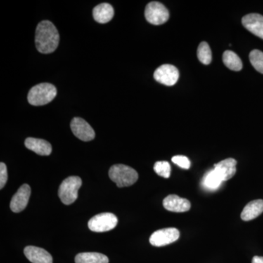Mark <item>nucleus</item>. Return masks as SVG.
Returning a JSON list of instances; mask_svg holds the SVG:
<instances>
[{
  "label": "nucleus",
  "mask_w": 263,
  "mask_h": 263,
  "mask_svg": "<svg viewBox=\"0 0 263 263\" xmlns=\"http://www.w3.org/2000/svg\"><path fill=\"white\" fill-rule=\"evenodd\" d=\"M60 43V34L53 23L43 21L36 29L35 45L38 51L42 53H52Z\"/></svg>",
  "instance_id": "f257e3e1"
},
{
  "label": "nucleus",
  "mask_w": 263,
  "mask_h": 263,
  "mask_svg": "<svg viewBox=\"0 0 263 263\" xmlns=\"http://www.w3.org/2000/svg\"><path fill=\"white\" fill-rule=\"evenodd\" d=\"M108 174L110 179L120 188L131 186L138 179V174L136 170L122 164L112 166Z\"/></svg>",
  "instance_id": "f03ea898"
},
{
  "label": "nucleus",
  "mask_w": 263,
  "mask_h": 263,
  "mask_svg": "<svg viewBox=\"0 0 263 263\" xmlns=\"http://www.w3.org/2000/svg\"><path fill=\"white\" fill-rule=\"evenodd\" d=\"M57 91L53 85L43 83L33 86L28 94V101L34 106L46 105L57 96Z\"/></svg>",
  "instance_id": "7ed1b4c3"
},
{
  "label": "nucleus",
  "mask_w": 263,
  "mask_h": 263,
  "mask_svg": "<svg viewBox=\"0 0 263 263\" xmlns=\"http://www.w3.org/2000/svg\"><path fill=\"white\" fill-rule=\"evenodd\" d=\"M82 181L79 176H70L64 180L59 189L58 195L60 200L65 205H70L77 200L79 190Z\"/></svg>",
  "instance_id": "20e7f679"
},
{
  "label": "nucleus",
  "mask_w": 263,
  "mask_h": 263,
  "mask_svg": "<svg viewBox=\"0 0 263 263\" xmlns=\"http://www.w3.org/2000/svg\"><path fill=\"white\" fill-rule=\"evenodd\" d=\"M117 224V217L114 214L103 213L93 216L89 221L88 226L91 231L103 233L114 229Z\"/></svg>",
  "instance_id": "39448f33"
},
{
  "label": "nucleus",
  "mask_w": 263,
  "mask_h": 263,
  "mask_svg": "<svg viewBox=\"0 0 263 263\" xmlns=\"http://www.w3.org/2000/svg\"><path fill=\"white\" fill-rule=\"evenodd\" d=\"M145 17L147 22L154 25H161L167 22L169 12L166 7L158 2H152L146 5Z\"/></svg>",
  "instance_id": "423d86ee"
},
{
  "label": "nucleus",
  "mask_w": 263,
  "mask_h": 263,
  "mask_svg": "<svg viewBox=\"0 0 263 263\" xmlns=\"http://www.w3.org/2000/svg\"><path fill=\"white\" fill-rule=\"evenodd\" d=\"M179 230L176 228H164L157 230L151 235L149 241L151 245L155 247H164L176 241L179 239Z\"/></svg>",
  "instance_id": "0eeeda50"
},
{
  "label": "nucleus",
  "mask_w": 263,
  "mask_h": 263,
  "mask_svg": "<svg viewBox=\"0 0 263 263\" xmlns=\"http://www.w3.org/2000/svg\"><path fill=\"white\" fill-rule=\"evenodd\" d=\"M154 78L160 84L165 86H174L179 80V70L174 65H163L155 70Z\"/></svg>",
  "instance_id": "6e6552de"
},
{
  "label": "nucleus",
  "mask_w": 263,
  "mask_h": 263,
  "mask_svg": "<svg viewBox=\"0 0 263 263\" xmlns=\"http://www.w3.org/2000/svg\"><path fill=\"white\" fill-rule=\"evenodd\" d=\"M70 127L73 134L81 141H90L95 138L94 129L89 123L81 118H74L71 122Z\"/></svg>",
  "instance_id": "1a4fd4ad"
},
{
  "label": "nucleus",
  "mask_w": 263,
  "mask_h": 263,
  "mask_svg": "<svg viewBox=\"0 0 263 263\" xmlns=\"http://www.w3.org/2000/svg\"><path fill=\"white\" fill-rule=\"evenodd\" d=\"M31 195V188L28 184L22 185L17 193L13 195L10 201V209L12 212L19 213L24 211L28 204Z\"/></svg>",
  "instance_id": "9d476101"
},
{
  "label": "nucleus",
  "mask_w": 263,
  "mask_h": 263,
  "mask_svg": "<svg viewBox=\"0 0 263 263\" xmlns=\"http://www.w3.org/2000/svg\"><path fill=\"white\" fill-rule=\"evenodd\" d=\"M242 24L254 35L263 39V16L258 13L246 15L242 18Z\"/></svg>",
  "instance_id": "9b49d317"
},
{
  "label": "nucleus",
  "mask_w": 263,
  "mask_h": 263,
  "mask_svg": "<svg viewBox=\"0 0 263 263\" xmlns=\"http://www.w3.org/2000/svg\"><path fill=\"white\" fill-rule=\"evenodd\" d=\"M163 206L170 212L182 213L190 210L191 203L186 199L181 198L178 195H171L164 199Z\"/></svg>",
  "instance_id": "f8f14e48"
},
{
  "label": "nucleus",
  "mask_w": 263,
  "mask_h": 263,
  "mask_svg": "<svg viewBox=\"0 0 263 263\" xmlns=\"http://www.w3.org/2000/svg\"><path fill=\"white\" fill-rule=\"evenodd\" d=\"M24 254L32 263H53L51 254L40 247L29 246L24 249Z\"/></svg>",
  "instance_id": "ddd939ff"
},
{
  "label": "nucleus",
  "mask_w": 263,
  "mask_h": 263,
  "mask_svg": "<svg viewBox=\"0 0 263 263\" xmlns=\"http://www.w3.org/2000/svg\"><path fill=\"white\" fill-rule=\"evenodd\" d=\"M236 160L228 158L214 164V170L220 176L223 181H228L234 176L236 173Z\"/></svg>",
  "instance_id": "4468645a"
},
{
  "label": "nucleus",
  "mask_w": 263,
  "mask_h": 263,
  "mask_svg": "<svg viewBox=\"0 0 263 263\" xmlns=\"http://www.w3.org/2000/svg\"><path fill=\"white\" fill-rule=\"evenodd\" d=\"M25 146L28 149L41 156L50 155L52 152L51 143L45 140L37 139V138H27L25 141Z\"/></svg>",
  "instance_id": "2eb2a0df"
},
{
  "label": "nucleus",
  "mask_w": 263,
  "mask_h": 263,
  "mask_svg": "<svg viewBox=\"0 0 263 263\" xmlns=\"http://www.w3.org/2000/svg\"><path fill=\"white\" fill-rule=\"evenodd\" d=\"M114 15V8L108 3H102L98 5L93 10V17L98 23H108L113 18Z\"/></svg>",
  "instance_id": "dca6fc26"
},
{
  "label": "nucleus",
  "mask_w": 263,
  "mask_h": 263,
  "mask_svg": "<svg viewBox=\"0 0 263 263\" xmlns=\"http://www.w3.org/2000/svg\"><path fill=\"white\" fill-rule=\"evenodd\" d=\"M263 212V200H256L249 202L240 217L243 221H251L260 215Z\"/></svg>",
  "instance_id": "f3484780"
},
{
  "label": "nucleus",
  "mask_w": 263,
  "mask_h": 263,
  "mask_svg": "<svg viewBox=\"0 0 263 263\" xmlns=\"http://www.w3.org/2000/svg\"><path fill=\"white\" fill-rule=\"evenodd\" d=\"M76 263H108L106 255L98 252H84L76 256Z\"/></svg>",
  "instance_id": "a211bd4d"
},
{
  "label": "nucleus",
  "mask_w": 263,
  "mask_h": 263,
  "mask_svg": "<svg viewBox=\"0 0 263 263\" xmlns=\"http://www.w3.org/2000/svg\"><path fill=\"white\" fill-rule=\"evenodd\" d=\"M223 62L230 70L240 71L243 67L241 60L240 57L232 51H226L223 53Z\"/></svg>",
  "instance_id": "6ab92c4d"
},
{
  "label": "nucleus",
  "mask_w": 263,
  "mask_h": 263,
  "mask_svg": "<svg viewBox=\"0 0 263 263\" xmlns=\"http://www.w3.org/2000/svg\"><path fill=\"white\" fill-rule=\"evenodd\" d=\"M222 182L220 176L214 169L205 175L203 179V186L209 190H215L220 186Z\"/></svg>",
  "instance_id": "aec40b11"
},
{
  "label": "nucleus",
  "mask_w": 263,
  "mask_h": 263,
  "mask_svg": "<svg viewBox=\"0 0 263 263\" xmlns=\"http://www.w3.org/2000/svg\"><path fill=\"white\" fill-rule=\"evenodd\" d=\"M197 57L203 65H209L212 62V50L206 42H202L199 45L198 49H197Z\"/></svg>",
  "instance_id": "412c9836"
},
{
  "label": "nucleus",
  "mask_w": 263,
  "mask_h": 263,
  "mask_svg": "<svg viewBox=\"0 0 263 263\" xmlns=\"http://www.w3.org/2000/svg\"><path fill=\"white\" fill-rule=\"evenodd\" d=\"M249 60L254 68L263 74V52L257 49L253 50L249 54Z\"/></svg>",
  "instance_id": "4be33fe9"
},
{
  "label": "nucleus",
  "mask_w": 263,
  "mask_h": 263,
  "mask_svg": "<svg viewBox=\"0 0 263 263\" xmlns=\"http://www.w3.org/2000/svg\"><path fill=\"white\" fill-rule=\"evenodd\" d=\"M156 174L162 176L164 179H168L171 176V167L168 162L166 161H159L154 166Z\"/></svg>",
  "instance_id": "5701e85b"
},
{
  "label": "nucleus",
  "mask_w": 263,
  "mask_h": 263,
  "mask_svg": "<svg viewBox=\"0 0 263 263\" xmlns=\"http://www.w3.org/2000/svg\"><path fill=\"white\" fill-rule=\"evenodd\" d=\"M172 162L183 169L190 168V164H191L190 160L185 156H175L172 158Z\"/></svg>",
  "instance_id": "b1692460"
},
{
  "label": "nucleus",
  "mask_w": 263,
  "mask_h": 263,
  "mask_svg": "<svg viewBox=\"0 0 263 263\" xmlns=\"http://www.w3.org/2000/svg\"><path fill=\"white\" fill-rule=\"evenodd\" d=\"M8 181V171L5 163H0V189H3Z\"/></svg>",
  "instance_id": "393cba45"
},
{
  "label": "nucleus",
  "mask_w": 263,
  "mask_h": 263,
  "mask_svg": "<svg viewBox=\"0 0 263 263\" xmlns=\"http://www.w3.org/2000/svg\"><path fill=\"white\" fill-rule=\"evenodd\" d=\"M252 263H263V257H259V256H255L252 259Z\"/></svg>",
  "instance_id": "a878e982"
}]
</instances>
